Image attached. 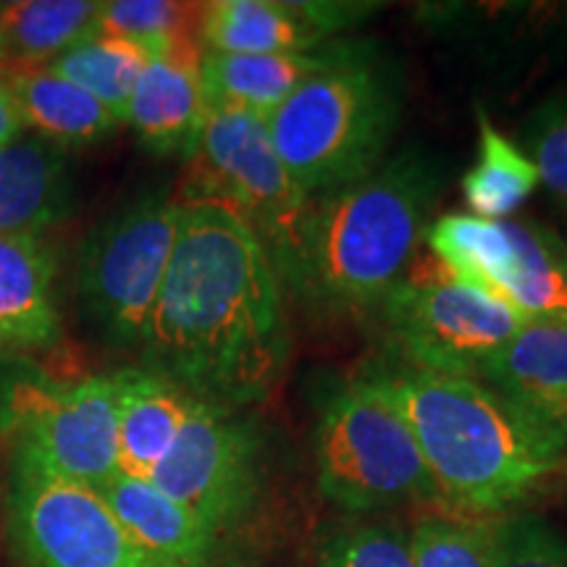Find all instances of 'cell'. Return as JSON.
I'll return each mask as SVG.
<instances>
[{
    "label": "cell",
    "mask_w": 567,
    "mask_h": 567,
    "mask_svg": "<svg viewBox=\"0 0 567 567\" xmlns=\"http://www.w3.org/2000/svg\"><path fill=\"white\" fill-rule=\"evenodd\" d=\"M439 187L436 161L405 147L363 179L313 197L281 281L321 313L379 310L413 268Z\"/></svg>",
    "instance_id": "cell-3"
},
{
    "label": "cell",
    "mask_w": 567,
    "mask_h": 567,
    "mask_svg": "<svg viewBox=\"0 0 567 567\" xmlns=\"http://www.w3.org/2000/svg\"><path fill=\"white\" fill-rule=\"evenodd\" d=\"M494 520L444 513L423 515L408 534L415 567H492Z\"/></svg>",
    "instance_id": "cell-25"
},
{
    "label": "cell",
    "mask_w": 567,
    "mask_h": 567,
    "mask_svg": "<svg viewBox=\"0 0 567 567\" xmlns=\"http://www.w3.org/2000/svg\"><path fill=\"white\" fill-rule=\"evenodd\" d=\"M151 484L200 517L218 536L243 528L264 488V442L237 413L193 402Z\"/></svg>",
    "instance_id": "cell-11"
},
{
    "label": "cell",
    "mask_w": 567,
    "mask_h": 567,
    "mask_svg": "<svg viewBox=\"0 0 567 567\" xmlns=\"http://www.w3.org/2000/svg\"><path fill=\"white\" fill-rule=\"evenodd\" d=\"M478 379L567 446V323H526Z\"/></svg>",
    "instance_id": "cell-14"
},
{
    "label": "cell",
    "mask_w": 567,
    "mask_h": 567,
    "mask_svg": "<svg viewBox=\"0 0 567 567\" xmlns=\"http://www.w3.org/2000/svg\"><path fill=\"white\" fill-rule=\"evenodd\" d=\"M520 151L536 166L544 187L567 208V87L551 92L528 113Z\"/></svg>",
    "instance_id": "cell-28"
},
{
    "label": "cell",
    "mask_w": 567,
    "mask_h": 567,
    "mask_svg": "<svg viewBox=\"0 0 567 567\" xmlns=\"http://www.w3.org/2000/svg\"><path fill=\"white\" fill-rule=\"evenodd\" d=\"M358 51L360 45H323L305 53L271 55L203 53L205 111H243L268 118L297 87Z\"/></svg>",
    "instance_id": "cell-15"
},
{
    "label": "cell",
    "mask_w": 567,
    "mask_h": 567,
    "mask_svg": "<svg viewBox=\"0 0 567 567\" xmlns=\"http://www.w3.org/2000/svg\"><path fill=\"white\" fill-rule=\"evenodd\" d=\"M182 200L224 203L252 226L279 279L292 264L310 197L276 153L266 118L243 111H205Z\"/></svg>",
    "instance_id": "cell-7"
},
{
    "label": "cell",
    "mask_w": 567,
    "mask_h": 567,
    "mask_svg": "<svg viewBox=\"0 0 567 567\" xmlns=\"http://www.w3.org/2000/svg\"><path fill=\"white\" fill-rule=\"evenodd\" d=\"M69 210V151L42 137H17L0 145V234L40 237Z\"/></svg>",
    "instance_id": "cell-19"
},
{
    "label": "cell",
    "mask_w": 567,
    "mask_h": 567,
    "mask_svg": "<svg viewBox=\"0 0 567 567\" xmlns=\"http://www.w3.org/2000/svg\"><path fill=\"white\" fill-rule=\"evenodd\" d=\"M55 260L40 237L0 234V358L59 342Z\"/></svg>",
    "instance_id": "cell-16"
},
{
    "label": "cell",
    "mask_w": 567,
    "mask_h": 567,
    "mask_svg": "<svg viewBox=\"0 0 567 567\" xmlns=\"http://www.w3.org/2000/svg\"><path fill=\"white\" fill-rule=\"evenodd\" d=\"M97 494L122 526L166 567H221L224 538L151 481L116 473Z\"/></svg>",
    "instance_id": "cell-17"
},
{
    "label": "cell",
    "mask_w": 567,
    "mask_h": 567,
    "mask_svg": "<svg viewBox=\"0 0 567 567\" xmlns=\"http://www.w3.org/2000/svg\"><path fill=\"white\" fill-rule=\"evenodd\" d=\"M200 61V48L189 34L153 55L142 71L126 124L147 153L189 158L195 151L205 122Z\"/></svg>",
    "instance_id": "cell-13"
},
{
    "label": "cell",
    "mask_w": 567,
    "mask_h": 567,
    "mask_svg": "<svg viewBox=\"0 0 567 567\" xmlns=\"http://www.w3.org/2000/svg\"><path fill=\"white\" fill-rule=\"evenodd\" d=\"M179 231L142 368L224 413L258 405L289 360L281 279L266 245L224 203L179 200Z\"/></svg>",
    "instance_id": "cell-1"
},
{
    "label": "cell",
    "mask_w": 567,
    "mask_h": 567,
    "mask_svg": "<svg viewBox=\"0 0 567 567\" xmlns=\"http://www.w3.org/2000/svg\"><path fill=\"white\" fill-rule=\"evenodd\" d=\"M379 310L402 363L476 379L486 360L526 326L505 302L442 271L408 274Z\"/></svg>",
    "instance_id": "cell-10"
},
{
    "label": "cell",
    "mask_w": 567,
    "mask_h": 567,
    "mask_svg": "<svg viewBox=\"0 0 567 567\" xmlns=\"http://www.w3.org/2000/svg\"><path fill=\"white\" fill-rule=\"evenodd\" d=\"M0 436L11 457L97 492L118 473L113 379L63 384L32 360L0 358Z\"/></svg>",
    "instance_id": "cell-6"
},
{
    "label": "cell",
    "mask_w": 567,
    "mask_h": 567,
    "mask_svg": "<svg viewBox=\"0 0 567 567\" xmlns=\"http://www.w3.org/2000/svg\"><path fill=\"white\" fill-rule=\"evenodd\" d=\"M400 111L396 74L360 48L297 87L266 126L297 187L313 200L386 161Z\"/></svg>",
    "instance_id": "cell-4"
},
{
    "label": "cell",
    "mask_w": 567,
    "mask_h": 567,
    "mask_svg": "<svg viewBox=\"0 0 567 567\" xmlns=\"http://www.w3.org/2000/svg\"><path fill=\"white\" fill-rule=\"evenodd\" d=\"M0 82L17 101L27 130H38L42 140L63 151L95 145L122 126L105 105L48 66L0 63Z\"/></svg>",
    "instance_id": "cell-21"
},
{
    "label": "cell",
    "mask_w": 567,
    "mask_h": 567,
    "mask_svg": "<svg viewBox=\"0 0 567 567\" xmlns=\"http://www.w3.org/2000/svg\"><path fill=\"white\" fill-rule=\"evenodd\" d=\"M365 375L408 421L444 513L513 515L567 471V446L476 375L408 363Z\"/></svg>",
    "instance_id": "cell-2"
},
{
    "label": "cell",
    "mask_w": 567,
    "mask_h": 567,
    "mask_svg": "<svg viewBox=\"0 0 567 567\" xmlns=\"http://www.w3.org/2000/svg\"><path fill=\"white\" fill-rule=\"evenodd\" d=\"M9 542L21 567H166L95 488L11 457Z\"/></svg>",
    "instance_id": "cell-9"
},
{
    "label": "cell",
    "mask_w": 567,
    "mask_h": 567,
    "mask_svg": "<svg viewBox=\"0 0 567 567\" xmlns=\"http://www.w3.org/2000/svg\"><path fill=\"white\" fill-rule=\"evenodd\" d=\"M373 3L326 0H213L197 13L205 53L271 55L316 51L329 34L358 24Z\"/></svg>",
    "instance_id": "cell-12"
},
{
    "label": "cell",
    "mask_w": 567,
    "mask_h": 567,
    "mask_svg": "<svg viewBox=\"0 0 567 567\" xmlns=\"http://www.w3.org/2000/svg\"><path fill=\"white\" fill-rule=\"evenodd\" d=\"M151 59V51L137 42L95 34L53 59L48 69L95 97L124 124L134 87Z\"/></svg>",
    "instance_id": "cell-24"
},
{
    "label": "cell",
    "mask_w": 567,
    "mask_h": 567,
    "mask_svg": "<svg viewBox=\"0 0 567 567\" xmlns=\"http://www.w3.org/2000/svg\"><path fill=\"white\" fill-rule=\"evenodd\" d=\"M507 258L496 300L526 323H567V243L549 226L505 221Z\"/></svg>",
    "instance_id": "cell-20"
},
{
    "label": "cell",
    "mask_w": 567,
    "mask_h": 567,
    "mask_svg": "<svg viewBox=\"0 0 567 567\" xmlns=\"http://www.w3.org/2000/svg\"><path fill=\"white\" fill-rule=\"evenodd\" d=\"M200 6L172 3V0H109L101 3L92 34L132 40L158 55L176 40L189 38V21L197 19Z\"/></svg>",
    "instance_id": "cell-26"
},
{
    "label": "cell",
    "mask_w": 567,
    "mask_h": 567,
    "mask_svg": "<svg viewBox=\"0 0 567 567\" xmlns=\"http://www.w3.org/2000/svg\"><path fill=\"white\" fill-rule=\"evenodd\" d=\"M6 59H9V55H6V45H3V40H0V63H3Z\"/></svg>",
    "instance_id": "cell-31"
},
{
    "label": "cell",
    "mask_w": 567,
    "mask_h": 567,
    "mask_svg": "<svg viewBox=\"0 0 567 567\" xmlns=\"http://www.w3.org/2000/svg\"><path fill=\"white\" fill-rule=\"evenodd\" d=\"M21 132H27V124L21 118L19 105L11 97L9 87L0 82V145H9V142L21 137Z\"/></svg>",
    "instance_id": "cell-30"
},
{
    "label": "cell",
    "mask_w": 567,
    "mask_h": 567,
    "mask_svg": "<svg viewBox=\"0 0 567 567\" xmlns=\"http://www.w3.org/2000/svg\"><path fill=\"white\" fill-rule=\"evenodd\" d=\"M313 567H415L408 534L392 523H350L326 536Z\"/></svg>",
    "instance_id": "cell-27"
},
{
    "label": "cell",
    "mask_w": 567,
    "mask_h": 567,
    "mask_svg": "<svg viewBox=\"0 0 567 567\" xmlns=\"http://www.w3.org/2000/svg\"><path fill=\"white\" fill-rule=\"evenodd\" d=\"M313 460L318 492L344 513L439 507L413 431L365 373L326 394L313 425Z\"/></svg>",
    "instance_id": "cell-5"
},
{
    "label": "cell",
    "mask_w": 567,
    "mask_h": 567,
    "mask_svg": "<svg viewBox=\"0 0 567 567\" xmlns=\"http://www.w3.org/2000/svg\"><path fill=\"white\" fill-rule=\"evenodd\" d=\"M182 203L163 189L126 203L87 234L76 268L84 316L103 342L140 347L179 231Z\"/></svg>",
    "instance_id": "cell-8"
},
{
    "label": "cell",
    "mask_w": 567,
    "mask_h": 567,
    "mask_svg": "<svg viewBox=\"0 0 567 567\" xmlns=\"http://www.w3.org/2000/svg\"><path fill=\"white\" fill-rule=\"evenodd\" d=\"M492 567H567V538L538 515L496 517Z\"/></svg>",
    "instance_id": "cell-29"
},
{
    "label": "cell",
    "mask_w": 567,
    "mask_h": 567,
    "mask_svg": "<svg viewBox=\"0 0 567 567\" xmlns=\"http://www.w3.org/2000/svg\"><path fill=\"white\" fill-rule=\"evenodd\" d=\"M111 379L116 389L118 473L151 481L195 400L151 368H124Z\"/></svg>",
    "instance_id": "cell-18"
},
{
    "label": "cell",
    "mask_w": 567,
    "mask_h": 567,
    "mask_svg": "<svg viewBox=\"0 0 567 567\" xmlns=\"http://www.w3.org/2000/svg\"><path fill=\"white\" fill-rule=\"evenodd\" d=\"M95 0H13L0 3V40L13 63L38 66L90 40Z\"/></svg>",
    "instance_id": "cell-22"
},
{
    "label": "cell",
    "mask_w": 567,
    "mask_h": 567,
    "mask_svg": "<svg viewBox=\"0 0 567 567\" xmlns=\"http://www.w3.org/2000/svg\"><path fill=\"white\" fill-rule=\"evenodd\" d=\"M542 184L528 155L478 113V161L463 176V195L473 216L507 221Z\"/></svg>",
    "instance_id": "cell-23"
}]
</instances>
